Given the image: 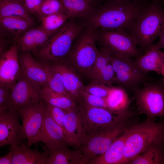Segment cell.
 <instances>
[{
	"instance_id": "cell-1",
	"label": "cell",
	"mask_w": 164,
	"mask_h": 164,
	"mask_svg": "<svg viewBox=\"0 0 164 164\" xmlns=\"http://www.w3.org/2000/svg\"><path fill=\"white\" fill-rule=\"evenodd\" d=\"M147 0H108L86 19V26L97 30L121 29L127 32L146 9Z\"/></svg>"
},
{
	"instance_id": "cell-2",
	"label": "cell",
	"mask_w": 164,
	"mask_h": 164,
	"mask_svg": "<svg viewBox=\"0 0 164 164\" xmlns=\"http://www.w3.org/2000/svg\"><path fill=\"white\" fill-rule=\"evenodd\" d=\"M85 27L84 22H78L75 19H69L51 36L36 53L44 62L55 63L63 61Z\"/></svg>"
},
{
	"instance_id": "cell-3",
	"label": "cell",
	"mask_w": 164,
	"mask_h": 164,
	"mask_svg": "<svg viewBox=\"0 0 164 164\" xmlns=\"http://www.w3.org/2000/svg\"><path fill=\"white\" fill-rule=\"evenodd\" d=\"M164 30V9L159 0L149 2L144 11L127 32L145 51Z\"/></svg>"
},
{
	"instance_id": "cell-4",
	"label": "cell",
	"mask_w": 164,
	"mask_h": 164,
	"mask_svg": "<svg viewBox=\"0 0 164 164\" xmlns=\"http://www.w3.org/2000/svg\"><path fill=\"white\" fill-rule=\"evenodd\" d=\"M124 151V164L142 152L151 144L164 143V121L155 122L147 118L144 121L126 129Z\"/></svg>"
},
{
	"instance_id": "cell-5",
	"label": "cell",
	"mask_w": 164,
	"mask_h": 164,
	"mask_svg": "<svg viewBox=\"0 0 164 164\" xmlns=\"http://www.w3.org/2000/svg\"><path fill=\"white\" fill-rule=\"evenodd\" d=\"M98 40L97 31L85 26L63 61L79 75L89 77L99 52L96 45Z\"/></svg>"
},
{
	"instance_id": "cell-6",
	"label": "cell",
	"mask_w": 164,
	"mask_h": 164,
	"mask_svg": "<svg viewBox=\"0 0 164 164\" xmlns=\"http://www.w3.org/2000/svg\"><path fill=\"white\" fill-rule=\"evenodd\" d=\"M81 104L86 137L113 128L135 114L131 111L127 113H121L107 108Z\"/></svg>"
},
{
	"instance_id": "cell-7",
	"label": "cell",
	"mask_w": 164,
	"mask_h": 164,
	"mask_svg": "<svg viewBox=\"0 0 164 164\" xmlns=\"http://www.w3.org/2000/svg\"><path fill=\"white\" fill-rule=\"evenodd\" d=\"M97 31L98 40L101 47L107 49L111 56L119 57L137 58L142 55L134 38L125 30Z\"/></svg>"
},
{
	"instance_id": "cell-8",
	"label": "cell",
	"mask_w": 164,
	"mask_h": 164,
	"mask_svg": "<svg viewBox=\"0 0 164 164\" xmlns=\"http://www.w3.org/2000/svg\"><path fill=\"white\" fill-rule=\"evenodd\" d=\"M138 112L152 119L164 118V84L149 82L133 91Z\"/></svg>"
},
{
	"instance_id": "cell-9",
	"label": "cell",
	"mask_w": 164,
	"mask_h": 164,
	"mask_svg": "<svg viewBox=\"0 0 164 164\" xmlns=\"http://www.w3.org/2000/svg\"><path fill=\"white\" fill-rule=\"evenodd\" d=\"M110 62L115 73V83L125 90L133 92L142 84L151 82V77L139 67L135 60L111 55Z\"/></svg>"
},
{
	"instance_id": "cell-10",
	"label": "cell",
	"mask_w": 164,
	"mask_h": 164,
	"mask_svg": "<svg viewBox=\"0 0 164 164\" xmlns=\"http://www.w3.org/2000/svg\"><path fill=\"white\" fill-rule=\"evenodd\" d=\"M130 119L111 129L86 137L84 142L78 148L82 155L83 164H89L92 160L104 153L130 126Z\"/></svg>"
},
{
	"instance_id": "cell-11",
	"label": "cell",
	"mask_w": 164,
	"mask_h": 164,
	"mask_svg": "<svg viewBox=\"0 0 164 164\" xmlns=\"http://www.w3.org/2000/svg\"><path fill=\"white\" fill-rule=\"evenodd\" d=\"M22 120L23 130L27 146L37 142V139L46 113L42 101L22 106L18 109Z\"/></svg>"
},
{
	"instance_id": "cell-12",
	"label": "cell",
	"mask_w": 164,
	"mask_h": 164,
	"mask_svg": "<svg viewBox=\"0 0 164 164\" xmlns=\"http://www.w3.org/2000/svg\"><path fill=\"white\" fill-rule=\"evenodd\" d=\"M19 112L17 109L0 111V147L23 143L26 139Z\"/></svg>"
},
{
	"instance_id": "cell-13",
	"label": "cell",
	"mask_w": 164,
	"mask_h": 164,
	"mask_svg": "<svg viewBox=\"0 0 164 164\" xmlns=\"http://www.w3.org/2000/svg\"><path fill=\"white\" fill-rule=\"evenodd\" d=\"M40 89L28 80L22 73L12 87L6 108L18 109L27 104L39 102L41 100Z\"/></svg>"
},
{
	"instance_id": "cell-14",
	"label": "cell",
	"mask_w": 164,
	"mask_h": 164,
	"mask_svg": "<svg viewBox=\"0 0 164 164\" xmlns=\"http://www.w3.org/2000/svg\"><path fill=\"white\" fill-rule=\"evenodd\" d=\"M65 110L64 125L66 137L71 146L77 149L86 139L81 105L79 104L76 107Z\"/></svg>"
},
{
	"instance_id": "cell-15",
	"label": "cell",
	"mask_w": 164,
	"mask_h": 164,
	"mask_svg": "<svg viewBox=\"0 0 164 164\" xmlns=\"http://www.w3.org/2000/svg\"><path fill=\"white\" fill-rule=\"evenodd\" d=\"M18 50L17 45L14 43L1 55L0 84L12 86L21 75Z\"/></svg>"
},
{
	"instance_id": "cell-16",
	"label": "cell",
	"mask_w": 164,
	"mask_h": 164,
	"mask_svg": "<svg viewBox=\"0 0 164 164\" xmlns=\"http://www.w3.org/2000/svg\"><path fill=\"white\" fill-rule=\"evenodd\" d=\"M41 142L45 144L44 148L53 149L71 144L66 137L62 129L46 112L43 125L37 139V142Z\"/></svg>"
},
{
	"instance_id": "cell-17",
	"label": "cell",
	"mask_w": 164,
	"mask_h": 164,
	"mask_svg": "<svg viewBox=\"0 0 164 164\" xmlns=\"http://www.w3.org/2000/svg\"><path fill=\"white\" fill-rule=\"evenodd\" d=\"M22 74L30 82L41 89L47 86V78L43 63L39 62L28 52L20 57Z\"/></svg>"
},
{
	"instance_id": "cell-18",
	"label": "cell",
	"mask_w": 164,
	"mask_h": 164,
	"mask_svg": "<svg viewBox=\"0 0 164 164\" xmlns=\"http://www.w3.org/2000/svg\"><path fill=\"white\" fill-rule=\"evenodd\" d=\"M60 73L65 90L78 104H81L80 95L84 85L79 75L63 61L52 63Z\"/></svg>"
},
{
	"instance_id": "cell-19",
	"label": "cell",
	"mask_w": 164,
	"mask_h": 164,
	"mask_svg": "<svg viewBox=\"0 0 164 164\" xmlns=\"http://www.w3.org/2000/svg\"><path fill=\"white\" fill-rule=\"evenodd\" d=\"M52 34L40 26L28 29L25 32L17 38V44L23 52L32 51L36 53L46 43Z\"/></svg>"
},
{
	"instance_id": "cell-20",
	"label": "cell",
	"mask_w": 164,
	"mask_h": 164,
	"mask_svg": "<svg viewBox=\"0 0 164 164\" xmlns=\"http://www.w3.org/2000/svg\"><path fill=\"white\" fill-rule=\"evenodd\" d=\"M23 143L10 146L9 150L12 153V164H46L47 153L33 149Z\"/></svg>"
},
{
	"instance_id": "cell-21",
	"label": "cell",
	"mask_w": 164,
	"mask_h": 164,
	"mask_svg": "<svg viewBox=\"0 0 164 164\" xmlns=\"http://www.w3.org/2000/svg\"><path fill=\"white\" fill-rule=\"evenodd\" d=\"M68 147L53 149L43 147L47 153L46 164H83L80 150L78 148L71 149Z\"/></svg>"
},
{
	"instance_id": "cell-22",
	"label": "cell",
	"mask_w": 164,
	"mask_h": 164,
	"mask_svg": "<svg viewBox=\"0 0 164 164\" xmlns=\"http://www.w3.org/2000/svg\"><path fill=\"white\" fill-rule=\"evenodd\" d=\"M126 129L104 153L92 160L89 164H124V151L127 136Z\"/></svg>"
},
{
	"instance_id": "cell-23",
	"label": "cell",
	"mask_w": 164,
	"mask_h": 164,
	"mask_svg": "<svg viewBox=\"0 0 164 164\" xmlns=\"http://www.w3.org/2000/svg\"><path fill=\"white\" fill-rule=\"evenodd\" d=\"M145 52L144 54L135 60L138 66L146 73L154 71L159 74L164 60V52L161 51L154 44Z\"/></svg>"
},
{
	"instance_id": "cell-24",
	"label": "cell",
	"mask_w": 164,
	"mask_h": 164,
	"mask_svg": "<svg viewBox=\"0 0 164 164\" xmlns=\"http://www.w3.org/2000/svg\"><path fill=\"white\" fill-rule=\"evenodd\" d=\"M70 19L87 18L96 7L97 0H60Z\"/></svg>"
},
{
	"instance_id": "cell-25",
	"label": "cell",
	"mask_w": 164,
	"mask_h": 164,
	"mask_svg": "<svg viewBox=\"0 0 164 164\" xmlns=\"http://www.w3.org/2000/svg\"><path fill=\"white\" fill-rule=\"evenodd\" d=\"M106 99L108 108L112 111L121 113L131 111L129 108L132 99L126 90L121 87L111 86Z\"/></svg>"
},
{
	"instance_id": "cell-26",
	"label": "cell",
	"mask_w": 164,
	"mask_h": 164,
	"mask_svg": "<svg viewBox=\"0 0 164 164\" xmlns=\"http://www.w3.org/2000/svg\"><path fill=\"white\" fill-rule=\"evenodd\" d=\"M163 143H154L131 160L130 164H164V146Z\"/></svg>"
},
{
	"instance_id": "cell-27",
	"label": "cell",
	"mask_w": 164,
	"mask_h": 164,
	"mask_svg": "<svg viewBox=\"0 0 164 164\" xmlns=\"http://www.w3.org/2000/svg\"><path fill=\"white\" fill-rule=\"evenodd\" d=\"M40 94L41 101L65 110L76 107L79 104L69 96L55 91L47 86L42 88Z\"/></svg>"
},
{
	"instance_id": "cell-28",
	"label": "cell",
	"mask_w": 164,
	"mask_h": 164,
	"mask_svg": "<svg viewBox=\"0 0 164 164\" xmlns=\"http://www.w3.org/2000/svg\"><path fill=\"white\" fill-rule=\"evenodd\" d=\"M29 13L20 0H0V18L20 16L33 22Z\"/></svg>"
},
{
	"instance_id": "cell-29",
	"label": "cell",
	"mask_w": 164,
	"mask_h": 164,
	"mask_svg": "<svg viewBox=\"0 0 164 164\" xmlns=\"http://www.w3.org/2000/svg\"><path fill=\"white\" fill-rule=\"evenodd\" d=\"M0 23L3 29L18 34L29 29L33 22L20 16H10L0 18Z\"/></svg>"
},
{
	"instance_id": "cell-30",
	"label": "cell",
	"mask_w": 164,
	"mask_h": 164,
	"mask_svg": "<svg viewBox=\"0 0 164 164\" xmlns=\"http://www.w3.org/2000/svg\"><path fill=\"white\" fill-rule=\"evenodd\" d=\"M43 64L47 75V86L55 91L70 96L65 90L62 76L59 71L52 63L43 62Z\"/></svg>"
},
{
	"instance_id": "cell-31",
	"label": "cell",
	"mask_w": 164,
	"mask_h": 164,
	"mask_svg": "<svg viewBox=\"0 0 164 164\" xmlns=\"http://www.w3.org/2000/svg\"><path fill=\"white\" fill-rule=\"evenodd\" d=\"M41 26L45 30L52 34L70 19L64 12L41 17Z\"/></svg>"
},
{
	"instance_id": "cell-32",
	"label": "cell",
	"mask_w": 164,
	"mask_h": 164,
	"mask_svg": "<svg viewBox=\"0 0 164 164\" xmlns=\"http://www.w3.org/2000/svg\"><path fill=\"white\" fill-rule=\"evenodd\" d=\"M92 83L111 86L115 83L116 76L113 67L110 62L91 78Z\"/></svg>"
},
{
	"instance_id": "cell-33",
	"label": "cell",
	"mask_w": 164,
	"mask_h": 164,
	"mask_svg": "<svg viewBox=\"0 0 164 164\" xmlns=\"http://www.w3.org/2000/svg\"><path fill=\"white\" fill-rule=\"evenodd\" d=\"M64 12V8L60 0H43L39 16L41 17Z\"/></svg>"
},
{
	"instance_id": "cell-34",
	"label": "cell",
	"mask_w": 164,
	"mask_h": 164,
	"mask_svg": "<svg viewBox=\"0 0 164 164\" xmlns=\"http://www.w3.org/2000/svg\"><path fill=\"white\" fill-rule=\"evenodd\" d=\"M80 104L91 107L108 108L106 97L97 96L83 91L80 93Z\"/></svg>"
},
{
	"instance_id": "cell-35",
	"label": "cell",
	"mask_w": 164,
	"mask_h": 164,
	"mask_svg": "<svg viewBox=\"0 0 164 164\" xmlns=\"http://www.w3.org/2000/svg\"><path fill=\"white\" fill-rule=\"evenodd\" d=\"M41 101L46 108V112L53 120L62 129L66 137V132L64 125L65 114V110Z\"/></svg>"
},
{
	"instance_id": "cell-36",
	"label": "cell",
	"mask_w": 164,
	"mask_h": 164,
	"mask_svg": "<svg viewBox=\"0 0 164 164\" xmlns=\"http://www.w3.org/2000/svg\"><path fill=\"white\" fill-rule=\"evenodd\" d=\"M111 56L110 52L107 49L101 47L89 76V78H92L110 63Z\"/></svg>"
},
{
	"instance_id": "cell-37",
	"label": "cell",
	"mask_w": 164,
	"mask_h": 164,
	"mask_svg": "<svg viewBox=\"0 0 164 164\" xmlns=\"http://www.w3.org/2000/svg\"><path fill=\"white\" fill-rule=\"evenodd\" d=\"M111 86L91 82L89 85H84V90L92 95L105 98L109 92Z\"/></svg>"
},
{
	"instance_id": "cell-38",
	"label": "cell",
	"mask_w": 164,
	"mask_h": 164,
	"mask_svg": "<svg viewBox=\"0 0 164 164\" xmlns=\"http://www.w3.org/2000/svg\"><path fill=\"white\" fill-rule=\"evenodd\" d=\"M12 87L0 84V111L5 109L7 107Z\"/></svg>"
},
{
	"instance_id": "cell-39",
	"label": "cell",
	"mask_w": 164,
	"mask_h": 164,
	"mask_svg": "<svg viewBox=\"0 0 164 164\" xmlns=\"http://www.w3.org/2000/svg\"><path fill=\"white\" fill-rule=\"evenodd\" d=\"M43 0H24V6L29 13L39 16L40 8Z\"/></svg>"
},
{
	"instance_id": "cell-40",
	"label": "cell",
	"mask_w": 164,
	"mask_h": 164,
	"mask_svg": "<svg viewBox=\"0 0 164 164\" xmlns=\"http://www.w3.org/2000/svg\"><path fill=\"white\" fill-rule=\"evenodd\" d=\"M12 153L10 150L5 155L0 157V164H12Z\"/></svg>"
},
{
	"instance_id": "cell-41",
	"label": "cell",
	"mask_w": 164,
	"mask_h": 164,
	"mask_svg": "<svg viewBox=\"0 0 164 164\" xmlns=\"http://www.w3.org/2000/svg\"><path fill=\"white\" fill-rule=\"evenodd\" d=\"M159 41L156 43L154 44L155 46L159 49H164V30L159 36Z\"/></svg>"
},
{
	"instance_id": "cell-42",
	"label": "cell",
	"mask_w": 164,
	"mask_h": 164,
	"mask_svg": "<svg viewBox=\"0 0 164 164\" xmlns=\"http://www.w3.org/2000/svg\"><path fill=\"white\" fill-rule=\"evenodd\" d=\"M159 74H161L163 77V79H164V60L161 65Z\"/></svg>"
},
{
	"instance_id": "cell-43",
	"label": "cell",
	"mask_w": 164,
	"mask_h": 164,
	"mask_svg": "<svg viewBox=\"0 0 164 164\" xmlns=\"http://www.w3.org/2000/svg\"><path fill=\"white\" fill-rule=\"evenodd\" d=\"M162 5H164V0H159Z\"/></svg>"
},
{
	"instance_id": "cell-44",
	"label": "cell",
	"mask_w": 164,
	"mask_h": 164,
	"mask_svg": "<svg viewBox=\"0 0 164 164\" xmlns=\"http://www.w3.org/2000/svg\"><path fill=\"white\" fill-rule=\"evenodd\" d=\"M162 82L164 84V79H163L162 80Z\"/></svg>"
},
{
	"instance_id": "cell-45",
	"label": "cell",
	"mask_w": 164,
	"mask_h": 164,
	"mask_svg": "<svg viewBox=\"0 0 164 164\" xmlns=\"http://www.w3.org/2000/svg\"><path fill=\"white\" fill-rule=\"evenodd\" d=\"M131 0V1H141V0Z\"/></svg>"
},
{
	"instance_id": "cell-46",
	"label": "cell",
	"mask_w": 164,
	"mask_h": 164,
	"mask_svg": "<svg viewBox=\"0 0 164 164\" xmlns=\"http://www.w3.org/2000/svg\"><path fill=\"white\" fill-rule=\"evenodd\" d=\"M20 1L23 2L24 0H20Z\"/></svg>"
}]
</instances>
